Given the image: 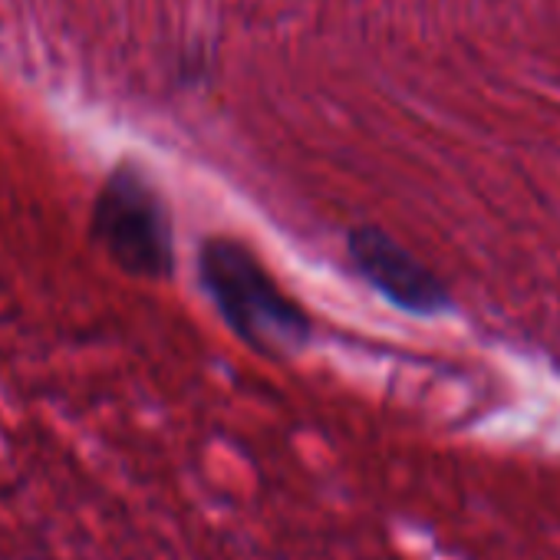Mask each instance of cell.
<instances>
[{
	"instance_id": "cell-1",
	"label": "cell",
	"mask_w": 560,
	"mask_h": 560,
	"mask_svg": "<svg viewBox=\"0 0 560 560\" xmlns=\"http://www.w3.org/2000/svg\"><path fill=\"white\" fill-rule=\"evenodd\" d=\"M198 270L214 307L247 347L280 357L311 340L307 314L273 284L244 244L228 237L205 241Z\"/></svg>"
},
{
	"instance_id": "cell-2",
	"label": "cell",
	"mask_w": 560,
	"mask_h": 560,
	"mask_svg": "<svg viewBox=\"0 0 560 560\" xmlns=\"http://www.w3.org/2000/svg\"><path fill=\"white\" fill-rule=\"evenodd\" d=\"M93 234L106 254L136 277H165L172 270V228L159 191L132 165H122L103 185L93 208Z\"/></svg>"
},
{
	"instance_id": "cell-3",
	"label": "cell",
	"mask_w": 560,
	"mask_h": 560,
	"mask_svg": "<svg viewBox=\"0 0 560 560\" xmlns=\"http://www.w3.org/2000/svg\"><path fill=\"white\" fill-rule=\"evenodd\" d=\"M350 257H353L357 270L396 307L419 314V317H432L445 307V294H442L439 280L406 247H399L383 231H376V228L353 231Z\"/></svg>"
}]
</instances>
